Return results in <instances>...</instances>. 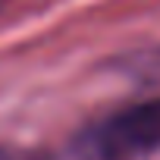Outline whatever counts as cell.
<instances>
[{"instance_id": "1", "label": "cell", "mask_w": 160, "mask_h": 160, "mask_svg": "<svg viewBox=\"0 0 160 160\" xmlns=\"http://www.w3.org/2000/svg\"><path fill=\"white\" fill-rule=\"evenodd\" d=\"M160 154V98L98 119L75 141V160H148Z\"/></svg>"}, {"instance_id": "2", "label": "cell", "mask_w": 160, "mask_h": 160, "mask_svg": "<svg viewBox=\"0 0 160 160\" xmlns=\"http://www.w3.org/2000/svg\"><path fill=\"white\" fill-rule=\"evenodd\" d=\"M0 160H47V157L41 151H32V148H22V144L0 141Z\"/></svg>"}, {"instance_id": "3", "label": "cell", "mask_w": 160, "mask_h": 160, "mask_svg": "<svg viewBox=\"0 0 160 160\" xmlns=\"http://www.w3.org/2000/svg\"><path fill=\"white\" fill-rule=\"evenodd\" d=\"M0 3H3V0H0Z\"/></svg>"}]
</instances>
